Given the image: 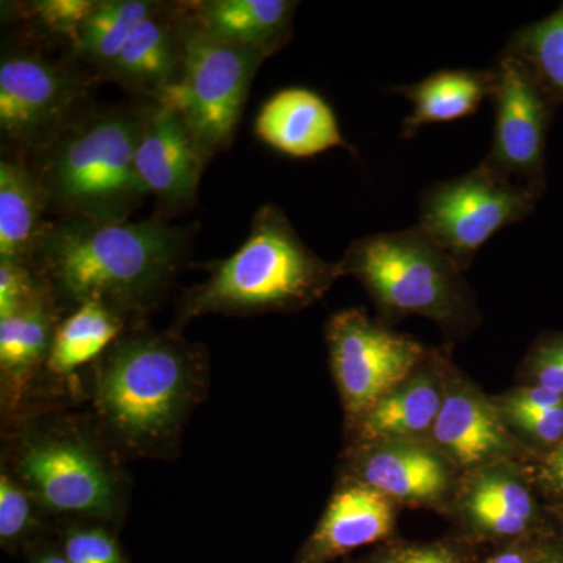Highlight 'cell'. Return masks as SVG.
I'll return each mask as SVG.
<instances>
[{
    "label": "cell",
    "instance_id": "obj_1",
    "mask_svg": "<svg viewBox=\"0 0 563 563\" xmlns=\"http://www.w3.org/2000/svg\"><path fill=\"white\" fill-rule=\"evenodd\" d=\"M190 232L150 221L66 218L41 236L32 265L52 296L77 307L99 302L114 312H141L179 272Z\"/></svg>",
    "mask_w": 563,
    "mask_h": 563
},
{
    "label": "cell",
    "instance_id": "obj_2",
    "mask_svg": "<svg viewBox=\"0 0 563 563\" xmlns=\"http://www.w3.org/2000/svg\"><path fill=\"white\" fill-rule=\"evenodd\" d=\"M340 277L339 263L322 261L302 242L284 211L266 203L255 211L242 246L218 262L209 279L185 296L184 317L306 309L320 301Z\"/></svg>",
    "mask_w": 563,
    "mask_h": 563
},
{
    "label": "cell",
    "instance_id": "obj_3",
    "mask_svg": "<svg viewBox=\"0 0 563 563\" xmlns=\"http://www.w3.org/2000/svg\"><path fill=\"white\" fill-rule=\"evenodd\" d=\"M339 268L361 282L385 324L422 317L448 339L461 340L481 322L463 269L418 225L363 236L347 247Z\"/></svg>",
    "mask_w": 563,
    "mask_h": 563
},
{
    "label": "cell",
    "instance_id": "obj_4",
    "mask_svg": "<svg viewBox=\"0 0 563 563\" xmlns=\"http://www.w3.org/2000/svg\"><path fill=\"white\" fill-rule=\"evenodd\" d=\"M199 366L187 343L140 333L114 343L96 376V406L129 448L169 442L195 401Z\"/></svg>",
    "mask_w": 563,
    "mask_h": 563
},
{
    "label": "cell",
    "instance_id": "obj_5",
    "mask_svg": "<svg viewBox=\"0 0 563 563\" xmlns=\"http://www.w3.org/2000/svg\"><path fill=\"white\" fill-rule=\"evenodd\" d=\"M144 118L110 110L62 133L38 173L49 203L66 218L128 221L147 195L135 163Z\"/></svg>",
    "mask_w": 563,
    "mask_h": 563
},
{
    "label": "cell",
    "instance_id": "obj_6",
    "mask_svg": "<svg viewBox=\"0 0 563 563\" xmlns=\"http://www.w3.org/2000/svg\"><path fill=\"white\" fill-rule=\"evenodd\" d=\"M180 35L179 80L157 102L176 110L203 155L213 157L231 144L252 80L266 55L220 38L195 20L180 21Z\"/></svg>",
    "mask_w": 563,
    "mask_h": 563
},
{
    "label": "cell",
    "instance_id": "obj_7",
    "mask_svg": "<svg viewBox=\"0 0 563 563\" xmlns=\"http://www.w3.org/2000/svg\"><path fill=\"white\" fill-rule=\"evenodd\" d=\"M533 202L531 192L479 165L422 192L417 225L465 272L495 233L531 213Z\"/></svg>",
    "mask_w": 563,
    "mask_h": 563
},
{
    "label": "cell",
    "instance_id": "obj_8",
    "mask_svg": "<svg viewBox=\"0 0 563 563\" xmlns=\"http://www.w3.org/2000/svg\"><path fill=\"white\" fill-rule=\"evenodd\" d=\"M325 343L347 431L428 354L424 344L393 331L391 325L373 320L361 309L332 314L325 325Z\"/></svg>",
    "mask_w": 563,
    "mask_h": 563
},
{
    "label": "cell",
    "instance_id": "obj_9",
    "mask_svg": "<svg viewBox=\"0 0 563 563\" xmlns=\"http://www.w3.org/2000/svg\"><path fill=\"white\" fill-rule=\"evenodd\" d=\"M18 474L35 501L55 514L111 518L120 481L101 453L73 433H46L22 443Z\"/></svg>",
    "mask_w": 563,
    "mask_h": 563
},
{
    "label": "cell",
    "instance_id": "obj_10",
    "mask_svg": "<svg viewBox=\"0 0 563 563\" xmlns=\"http://www.w3.org/2000/svg\"><path fill=\"white\" fill-rule=\"evenodd\" d=\"M495 70V131L490 151L481 165L537 198L543 185L548 95L512 52L504 49Z\"/></svg>",
    "mask_w": 563,
    "mask_h": 563
},
{
    "label": "cell",
    "instance_id": "obj_11",
    "mask_svg": "<svg viewBox=\"0 0 563 563\" xmlns=\"http://www.w3.org/2000/svg\"><path fill=\"white\" fill-rule=\"evenodd\" d=\"M528 463L496 462L462 473L448 517L476 548L547 536Z\"/></svg>",
    "mask_w": 563,
    "mask_h": 563
},
{
    "label": "cell",
    "instance_id": "obj_12",
    "mask_svg": "<svg viewBox=\"0 0 563 563\" xmlns=\"http://www.w3.org/2000/svg\"><path fill=\"white\" fill-rule=\"evenodd\" d=\"M462 473L429 440L351 444L343 481L383 493L399 507L450 510Z\"/></svg>",
    "mask_w": 563,
    "mask_h": 563
},
{
    "label": "cell",
    "instance_id": "obj_13",
    "mask_svg": "<svg viewBox=\"0 0 563 563\" xmlns=\"http://www.w3.org/2000/svg\"><path fill=\"white\" fill-rule=\"evenodd\" d=\"M84 96V80L38 55H3L0 63V131L21 146L54 140Z\"/></svg>",
    "mask_w": 563,
    "mask_h": 563
},
{
    "label": "cell",
    "instance_id": "obj_14",
    "mask_svg": "<svg viewBox=\"0 0 563 563\" xmlns=\"http://www.w3.org/2000/svg\"><path fill=\"white\" fill-rule=\"evenodd\" d=\"M429 442L461 473L496 462L528 463V444L504 420L495 398L451 363L442 409Z\"/></svg>",
    "mask_w": 563,
    "mask_h": 563
},
{
    "label": "cell",
    "instance_id": "obj_15",
    "mask_svg": "<svg viewBox=\"0 0 563 563\" xmlns=\"http://www.w3.org/2000/svg\"><path fill=\"white\" fill-rule=\"evenodd\" d=\"M207 157L190 129L172 107L158 103L144 118L136 172L147 195H154L168 209H180L195 201Z\"/></svg>",
    "mask_w": 563,
    "mask_h": 563
},
{
    "label": "cell",
    "instance_id": "obj_16",
    "mask_svg": "<svg viewBox=\"0 0 563 563\" xmlns=\"http://www.w3.org/2000/svg\"><path fill=\"white\" fill-rule=\"evenodd\" d=\"M399 506L383 493L343 481L292 563H333L395 539Z\"/></svg>",
    "mask_w": 563,
    "mask_h": 563
},
{
    "label": "cell",
    "instance_id": "obj_17",
    "mask_svg": "<svg viewBox=\"0 0 563 563\" xmlns=\"http://www.w3.org/2000/svg\"><path fill=\"white\" fill-rule=\"evenodd\" d=\"M451 363L446 352L428 350L417 369L352 426L347 431L351 444L428 440L442 409Z\"/></svg>",
    "mask_w": 563,
    "mask_h": 563
},
{
    "label": "cell",
    "instance_id": "obj_18",
    "mask_svg": "<svg viewBox=\"0 0 563 563\" xmlns=\"http://www.w3.org/2000/svg\"><path fill=\"white\" fill-rule=\"evenodd\" d=\"M255 135L292 158H310L333 147H350L328 102L307 88H287L268 99L257 118Z\"/></svg>",
    "mask_w": 563,
    "mask_h": 563
},
{
    "label": "cell",
    "instance_id": "obj_19",
    "mask_svg": "<svg viewBox=\"0 0 563 563\" xmlns=\"http://www.w3.org/2000/svg\"><path fill=\"white\" fill-rule=\"evenodd\" d=\"M111 76L133 91L155 98L179 80L181 73L180 22L155 9L141 21L109 68Z\"/></svg>",
    "mask_w": 563,
    "mask_h": 563
},
{
    "label": "cell",
    "instance_id": "obj_20",
    "mask_svg": "<svg viewBox=\"0 0 563 563\" xmlns=\"http://www.w3.org/2000/svg\"><path fill=\"white\" fill-rule=\"evenodd\" d=\"M47 206L49 198L40 174L24 163L3 158L0 162V262L32 265L41 236L49 225L43 220Z\"/></svg>",
    "mask_w": 563,
    "mask_h": 563
},
{
    "label": "cell",
    "instance_id": "obj_21",
    "mask_svg": "<svg viewBox=\"0 0 563 563\" xmlns=\"http://www.w3.org/2000/svg\"><path fill=\"white\" fill-rule=\"evenodd\" d=\"M495 90V69L439 70L418 84L393 88L413 106L412 113L404 120L406 139H412L424 125L472 117Z\"/></svg>",
    "mask_w": 563,
    "mask_h": 563
},
{
    "label": "cell",
    "instance_id": "obj_22",
    "mask_svg": "<svg viewBox=\"0 0 563 563\" xmlns=\"http://www.w3.org/2000/svg\"><path fill=\"white\" fill-rule=\"evenodd\" d=\"M296 5L290 0H210L196 5L192 20L220 38L269 57L290 36Z\"/></svg>",
    "mask_w": 563,
    "mask_h": 563
},
{
    "label": "cell",
    "instance_id": "obj_23",
    "mask_svg": "<svg viewBox=\"0 0 563 563\" xmlns=\"http://www.w3.org/2000/svg\"><path fill=\"white\" fill-rule=\"evenodd\" d=\"M55 328L54 296L51 290L20 313L0 320V369L3 387L20 398L33 374L49 361Z\"/></svg>",
    "mask_w": 563,
    "mask_h": 563
},
{
    "label": "cell",
    "instance_id": "obj_24",
    "mask_svg": "<svg viewBox=\"0 0 563 563\" xmlns=\"http://www.w3.org/2000/svg\"><path fill=\"white\" fill-rule=\"evenodd\" d=\"M121 314L99 302L81 303L62 324L52 342L51 372L68 376L113 346L121 332Z\"/></svg>",
    "mask_w": 563,
    "mask_h": 563
},
{
    "label": "cell",
    "instance_id": "obj_25",
    "mask_svg": "<svg viewBox=\"0 0 563 563\" xmlns=\"http://www.w3.org/2000/svg\"><path fill=\"white\" fill-rule=\"evenodd\" d=\"M157 9L147 0H102L96 2L81 25L76 46L81 57L109 69L141 21Z\"/></svg>",
    "mask_w": 563,
    "mask_h": 563
},
{
    "label": "cell",
    "instance_id": "obj_26",
    "mask_svg": "<svg viewBox=\"0 0 563 563\" xmlns=\"http://www.w3.org/2000/svg\"><path fill=\"white\" fill-rule=\"evenodd\" d=\"M506 49L525 62L548 98L563 99V5L515 33Z\"/></svg>",
    "mask_w": 563,
    "mask_h": 563
},
{
    "label": "cell",
    "instance_id": "obj_27",
    "mask_svg": "<svg viewBox=\"0 0 563 563\" xmlns=\"http://www.w3.org/2000/svg\"><path fill=\"white\" fill-rule=\"evenodd\" d=\"M479 558V548L454 533L432 542L388 540L377 544L372 553L347 563H477Z\"/></svg>",
    "mask_w": 563,
    "mask_h": 563
},
{
    "label": "cell",
    "instance_id": "obj_28",
    "mask_svg": "<svg viewBox=\"0 0 563 563\" xmlns=\"http://www.w3.org/2000/svg\"><path fill=\"white\" fill-rule=\"evenodd\" d=\"M33 496L10 473L0 474V543L3 550L21 547L35 525Z\"/></svg>",
    "mask_w": 563,
    "mask_h": 563
},
{
    "label": "cell",
    "instance_id": "obj_29",
    "mask_svg": "<svg viewBox=\"0 0 563 563\" xmlns=\"http://www.w3.org/2000/svg\"><path fill=\"white\" fill-rule=\"evenodd\" d=\"M62 554L69 563H129L120 543L99 526H77L63 536Z\"/></svg>",
    "mask_w": 563,
    "mask_h": 563
},
{
    "label": "cell",
    "instance_id": "obj_30",
    "mask_svg": "<svg viewBox=\"0 0 563 563\" xmlns=\"http://www.w3.org/2000/svg\"><path fill=\"white\" fill-rule=\"evenodd\" d=\"M47 290L49 288L32 265L0 262V320L20 313Z\"/></svg>",
    "mask_w": 563,
    "mask_h": 563
},
{
    "label": "cell",
    "instance_id": "obj_31",
    "mask_svg": "<svg viewBox=\"0 0 563 563\" xmlns=\"http://www.w3.org/2000/svg\"><path fill=\"white\" fill-rule=\"evenodd\" d=\"M520 376V385H539L563 395V335L533 344L521 363Z\"/></svg>",
    "mask_w": 563,
    "mask_h": 563
},
{
    "label": "cell",
    "instance_id": "obj_32",
    "mask_svg": "<svg viewBox=\"0 0 563 563\" xmlns=\"http://www.w3.org/2000/svg\"><path fill=\"white\" fill-rule=\"evenodd\" d=\"M503 417L525 444H540L550 451L563 442V407L544 412L503 413Z\"/></svg>",
    "mask_w": 563,
    "mask_h": 563
},
{
    "label": "cell",
    "instance_id": "obj_33",
    "mask_svg": "<svg viewBox=\"0 0 563 563\" xmlns=\"http://www.w3.org/2000/svg\"><path fill=\"white\" fill-rule=\"evenodd\" d=\"M95 5L92 0H40L32 3V9L52 32L68 35L76 43L81 25L90 16Z\"/></svg>",
    "mask_w": 563,
    "mask_h": 563
},
{
    "label": "cell",
    "instance_id": "obj_34",
    "mask_svg": "<svg viewBox=\"0 0 563 563\" xmlns=\"http://www.w3.org/2000/svg\"><path fill=\"white\" fill-rule=\"evenodd\" d=\"M496 406L503 413L510 412H544V410L562 409L563 395L539 385H518L512 390L493 396Z\"/></svg>",
    "mask_w": 563,
    "mask_h": 563
},
{
    "label": "cell",
    "instance_id": "obj_35",
    "mask_svg": "<svg viewBox=\"0 0 563 563\" xmlns=\"http://www.w3.org/2000/svg\"><path fill=\"white\" fill-rule=\"evenodd\" d=\"M547 536L531 537V539L490 548L487 554L481 555L477 563H539L543 539Z\"/></svg>",
    "mask_w": 563,
    "mask_h": 563
},
{
    "label": "cell",
    "instance_id": "obj_36",
    "mask_svg": "<svg viewBox=\"0 0 563 563\" xmlns=\"http://www.w3.org/2000/svg\"><path fill=\"white\" fill-rule=\"evenodd\" d=\"M536 474L543 487L563 499V442L542 455Z\"/></svg>",
    "mask_w": 563,
    "mask_h": 563
},
{
    "label": "cell",
    "instance_id": "obj_37",
    "mask_svg": "<svg viewBox=\"0 0 563 563\" xmlns=\"http://www.w3.org/2000/svg\"><path fill=\"white\" fill-rule=\"evenodd\" d=\"M539 563H563V539L553 536L544 537Z\"/></svg>",
    "mask_w": 563,
    "mask_h": 563
},
{
    "label": "cell",
    "instance_id": "obj_38",
    "mask_svg": "<svg viewBox=\"0 0 563 563\" xmlns=\"http://www.w3.org/2000/svg\"><path fill=\"white\" fill-rule=\"evenodd\" d=\"M32 563H69L62 551H41L33 558Z\"/></svg>",
    "mask_w": 563,
    "mask_h": 563
}]
</instances>
